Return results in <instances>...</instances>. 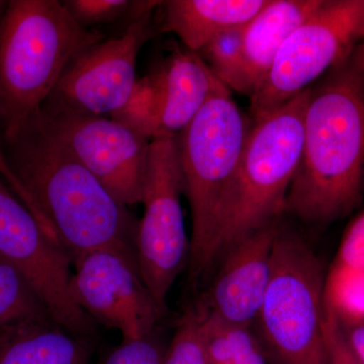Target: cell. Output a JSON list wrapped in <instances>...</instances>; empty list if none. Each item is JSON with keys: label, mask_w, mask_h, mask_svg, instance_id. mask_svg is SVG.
Listing matches in <instances>:
<instances>
[{"label": "cell", "mask_w": 364, "mask_h": 364, "mask_svg": "<svg viewBox=\"0 0 364 364\" xmlns=\"http://www.w3.org/2000/svg\"><path fill=\"white\" fill-rule=\"evenodd\" d=\"M58 0L9 1L0 30V121L4 142L20 135L74 59L102 42Z\"/></svg>", "instance_id": "cell-3"}, {"label": "cell", "mask_w": 364, "mask_h": 364, "mask_svg": "<svg viewBox=\"0 0 364 364\" xmlns=\"http://www.w3.org/2000/svg\"><path fill=\"white\" fill-rule=\"evenodd\" d=\"M364 40V0H324L282 46L250 97L252 121L267 116L348 59Z\"/></svg>", "instance_id": "cell-8"}, {"label": "cell", "mask_w": 364, "mask_h": 364, "mask_svg": "<svg viewBox=\"0 0 364 364\" xmlns=\"http://www.w3.org/2000/svg\"><path fill=\"white\" fill-rule=\"evenodd\" d=\"M6 145L9 166L72 262L92 251L112 250L138 265L139 222L46 128L38 112Z\"/></svg>", "instance_id": "cell-1"}, {"label": "cell", "mask_w": 364, "mask_h": 364, "mask_svg": "<svg viewBox=\"0 0 364 364\" xmlns=\"http://www.w3.org/2000/svg\"><path fill=\"white\" fill-rule=\"evenodd\" d=\"M310 90L252 121L223 205L215 262L235 243L286 213L287 193L301 159Z\"/></svg>", "instance_id": "cell-4"}, {"label": "cell", "mask_w": 364, "mask_h": 364, "mask_svg": "<svg viewBox=\"0 0 364 364\" xmlns=\"http://www.w3.org/2000/svg\"><path fill=\"white\" fill-rule=\"evenodd\" d=\"M333 267L364 268V212L347 228Z\"/></svg>", "instance_id": "cell-26"}, {"label": "cell", "mask_w": 364, "mask_h": 364, "mask_svg": "<svg viewBox=\"0 0 364 364\" xmlns=\"http://www.w3.org/2000/svg\"><path fill=\"white\" fill-rule=\"evenodd\" d=\"M7 6H9V1L0 0V30H1L2 20H4V14H6Z\"/></svg>", "instance_id": "cell-30"}, {"label": "cell", "mask_w": 364, "mask_h": 364, "mask_svg": "<svg viewBox=\"0 0 364 364\" xmlns=\"http://www.w3.org/2000/svg\"><path fill=\"white\" fill-rule=\"evenodd\" d=\"M148 77L152 85L159 138L177 136L208 100L231 92L198 53L176 49Z\"/></svg>", "instance_id": "cell-14"}, {"label": "cell", "mask_w": 364, "mask_h": 364, "mask_svg": "<svg viewBox=\"0 0 364 364\" xmlns=\"http://www.w3.org/2000/svg\"><path fill=\"white\" fill-rule=\"evenodd\" d=\"M279 226L277 221L261 228L223 254L221 268L203 301L227 324L251 328L257 320L272 277Z\"/></svg>", "instance_id": "cell-13"}, {"label": "cell", "mask_w": 364, "mask_h": 364, "mask_svg": "<svg viewBox=\"0 0 364 364\" xmlns=\"http://www.w3.org/2000/svg\"><path fill=\"white\" fill-rule=\"evenodd\" d=\"M244 26L230 28L215 36L198 54L223 85L230 90L250 97L244 59Z\"/></svg>", "instance_id": "cell-18"}, {"label": "cell", "mask_w": 364, "mask_h": 364, "mask_svg": "<svg viewBox=\"0 0 364 364\" xmlns=\"http://www.w3.org/2000/svg\"><path fill=\"white\" fill-rule=\"evenodd\" d=\"M326 277L308 242L280 225L272 277L256 324L267 364H327Z\"/></svg>", "instance_id": "cell-6"}, {"label": "cell", "mask_w": 364, "mask_h": 364, "mask_svg": "<svg viewBox=\"0 0 364 364\" xmlns=\"http://www.w3.org/2000/svg\"><path fill=\"white\" fill-rule=\"evenodd\" d=\"M269 0H170L162 2L163 26L189 51L200 53L230 28L247 25Z\"/></svg>", "instance_id": "cell-17"}, {"label": "cell", "mask_w": 364, "mask_h": 364, "mask_svg": "<svg viewBox=\"0 0 364 364\" xmlns=\"http://www.w3.org/2000/svg\"><path fill=\"white\" fill-rule=\"evenodd\" d=\"M165 351L152 332L143 338L122 342L104 364H162Z\"/></svg>", "instance_id": "cell-24"}, {"label": "cell", "mask_w": 364, "mask_h": 364, "mask_svg": "<svg viewBox=\"0 0 364 364\" xmlns=\"http://www.w3.org/2000/svg\"><path fill=\"white\" fill-rule=\"evenodd\" d=\"M91 338L51 318H28L0 328V364H95Z\"/></svg>", "instance_id": "cell-15"}, {"label": "cell", "mask_w": 364, "mask_h": 364, "mask_svg": "<svg viewBox=\"0 0 364 364\" xmlns=\"http://www.w3.org/2000/svg\"><path fill=\"white\" fill-rule=\"evenodd\" d=\"M0 177L6 181L9 188L16 193V196L20 198L21 202L25 203L26 207L32 212L36 219L39 221L41 226L45 230L46 233L49 235L50 238H51L55 243L58 244L56 236H55L54 232H53L49 223L45 219L39 208H38L36 203L33 202L32 196L26 191L25 186L21 183L18 177H16L13 170H11V166H9V161H7L6 159V152H4V148L1 147V143H0Z\"/></svg>", "instance_id": "cell-27"}, {"label": "cell", "mask_w": 364, "mask_h": 364, "mask_svg": "<svg viewBox=\"0 0 364 364\" xmlns=\"http://www.w3.org/2000/svg\"><path fill=\"white\" fill-rule=\"evenodd\" d=\"M38 114L119 203H142L151 141L105 117Z\"/></svg>", "instance_id": "cell-12"}, {"label": "cell", "mask_w": 364, "mask_h": 364, "mask_svg": "<svg viewBox=\"0 0 364 364\" xmlns=\"http://www.w3.org/2000/svg\"><path fill=\"white\" fill-rule=\"evenodd\" d=\"M0 258L23 275L57 324L80 336L95 335L97 323L71 298L70 256L50 238L1 177Z\"/></svg>", "instance_id": "cell-9"}, {"label": "cell", "mask_w": 364, "mask_h": 364, "mask_svg": "<svg viewBox=\"0 0 364 364\" xmlns=\"http://www.w3.org/2000/svg\"><path fill=\"white\" fill-rule=\"evenodd\" d=\"M63 2L68 13L83 28L104 25L123 18L138 1L128 0H66Z\"/></svg>", "instance_id": "cell-23"}, {"label": "cell", "mask_w": 364, "mask_h": 364, "mask_svg": "<svg viewBox=\"0 0 364 364\" xmlns=\"http://www.w3.org/2000/svg\"><path fill=\"white\" fill-rule=\"evenodd\" d=\"M251 124L231 92H224L210 98L177 136L184 195L191 213L188 280L193 286L214 267L223 205Z\"/></svg>", "instance_id": "cell-5"}, {"label": "cell", "mask_w": 364, "mask_h": 364, "mask_svg": "<svg viewBox=\"0 0 364 364\" xmlns=\"http://www.w3.org/2000/svg\"><path fill=\"white\" fill-rule=\"evenodd\" d=\"M340 323L352 352L359 363L364 364V321Z\"/></svg>", "instance_id": "cell-28"}, {"label": "cell", "mask_w": 364, "mask_h": 364, "mask_svg": "<svg viewBox=\"0 0 364 364\" xmlns=\"http://www.w3.org/2000/svg\"><path fill=\"white\" fill-rule=\"evenodd\" d=\"M182 193L184 184L177 136L154 139L148 154L144 214L136 231V262L162 318L167 314L170 289L188 264L191 254Z\"/></svg>", "instance_id": "cell-7"}, {"label": "cell", "mask_w": 364, "mask_h": 364, "mask_svg": "<svg viewBox=\"0 0 364 364\" xmlns=\"http://www.w3.org/2000/svg\"><path fill=\"white\" fill-rule=\"evenodd\" d=\"M72 265L71 298L93 322L117 330L123 341L155 331L162 317L136 263L114 251L97 250Z\"/></svg>", "instance_id": "cell-11"}, {"label": "cell", "mask_w": 364, "mask_h": 364, "mask_svg": "<svg viewBox=\"0 0 364 364\" xmlns=\"http://www.w3.org/2000/svg\"><path fill=\"white\" fill-rule=\"evenodd\" d=\"M364 195V75L348 59L311 86L286 213L312 224L350 214Z\"/></svg>", "instance_id": "cell-2"}, {"label": "cell", "mask_w": 364, "mask_h": 364, "mask_svg": "<svg viewBox=\"0 0 364 364\" xmlns=\"http://www.w3.org/2000/svg\"><path fill=\"white\" fill-rule=\"evenodd\" d=\"M111 119L150 141L159 138L154 95L148 75L136 80L130 97L111 114Z\"/></svg>", "instance_id": "cell-22"}, {"label": "cell", "mask_w": 364, "mask_h": 364, "mask_svg": "<svg viewBox=\"0 0 364 364\" xmlns=\"http://www.w3.org/2000/svg\"><path fill=\"white\" fill-rule=\"evenodd\" d=\"M324 338L327 364H360L345 338L338 316L326 299Z\"/></svg>", "instance_id": "cell-25"}, {"label": "cell", "mask_w": 364, "mask_h": 364, "mask_svg": "<svg viewBox=\"0 0 364 364\" xmlns=\"http://www.w3.org/2000/svg\"><path fill=\"white\" fill-rule=\"evenodd\" d=\"M324 0H269L244 26L243 50L250 97L262 85L277 54L291 33Z\"/></svg>", "instance_id": "cell-16"}, {"label": "cell", "mask_w": 364, "mask_h": 364, "mask_svg": "<svg viewBox=\"0 0 364 364\" xmlns=\"http://www.w3.org/2000/svg\"><path fill=\"white\" fill-rule=\"evenodd\" d=\"M162 364H212L203 331L200 304L182 316Z\"/></svg>", "instance_id": "cell-21"}, {"label": "cell", "mask_w": 364, "mask_h": 364, "mask_svg": "<svg viewBox=\"0 0 364 364\" xmlns=\"http://www.w3.org/2000/svg\"><path fill=\"white\" fill-rule=\"evenodd\" d=\"M52 318L23 275L0 258V328L28 318Z\"/></svg>", "instance_id": "cell-19"}, {"label": "cell", "mask_w": 364, "mask_h": 364, "mask_svg": "<svg viewBox=\"0 0 364 364\" xmlns=\"http://www.w3.org/2000/svg\"><path fill=\"white\" fill-rule=\"evenodd\" d=\"M351 59L364 75V40L352 53Z\"/></svg>", "instance_id": "cell-29"}, {"label": "cell", "mask_w": 364, "mask_h": 364, "mask_svg": "<svg viewBox=\"0 0 364 364\" xmlns=\"http://www.w3.org/2000/svg\"><path fill=\"white\" fill-rule=\"evenodd\" d=\"M325 299L340 322L364 321V268L333 267L326 277Z\"/></svg>", "instance_id": "cell-20"}, {"label": "cell", "mask_w": 364, "mask_h": 364, "mask_svg": "<svg viewBox=\"0 0 364 364\" xmlns=\"http://www.w3.org/2000/svg\"><path fill=\"white\" fill-rule=\"evenodd\" d=\"M153 13L135 18L121 37L98 43L74 59L40 111L104 117L122 107L138 80L139 53L153 37Z\"/></svg>", "instance_id": "cell-10"}]
</instances>
